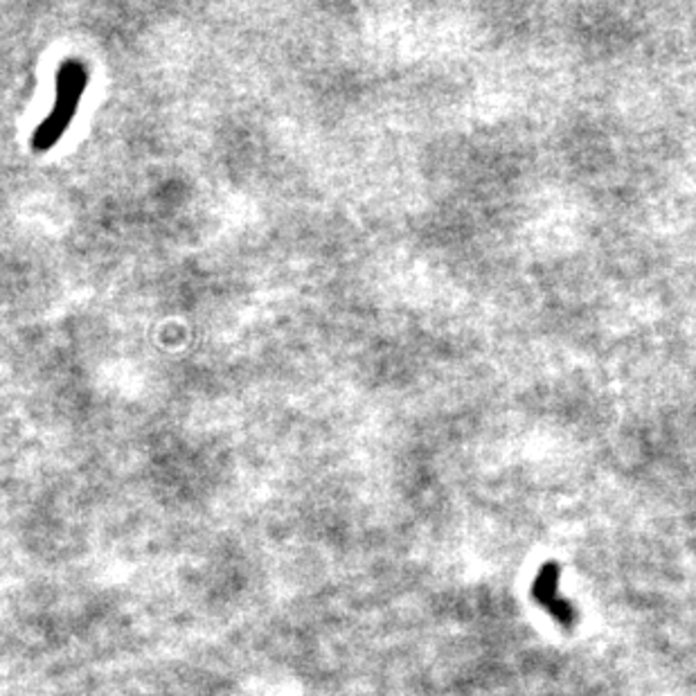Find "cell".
I'll list each match as a JSON object with an SVG mask.
<instances>
[{
  "label": "cell",
  "mask_w": 696,
  "mask_h": 696,
  "mask_svg": "<svg viewBox=\"0 0 696 696\" xmlns=\"http://www.w3.org/2000/svg\"><path fill=\"white\" fill-rule=\"evenodd\" d=\"M534 597L536 602H541V604H543L554 618L559 620V622L573 624L575 620L573 606L559 597V568H557V566L548 564L539 575H536Z\"/></svg>",
  "instance_id": "obj_2"
},
{
  "label": "cell",
  "mask_w": 696,
  "mask_h": 696,
  "mask_svg": "<svg viewBox=\"0 0 696 696\" xmlns=\"http://www.w3.org/2000/svg\"><path fill=\"white\" fill-rule=\"evenodd\" d=\"M88 84V70L79 61H66L57 77V100L55 109L50 110L41 127L37 128L32 137V147L37 152H46V149L55 147L57 140L64 136L68 128L70 119L77 113V104L84 95V88Z\"/></svg>",
  "instance_id": "obj_1"
}]
</instances>
